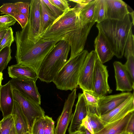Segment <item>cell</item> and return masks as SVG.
Masks as SVG:
<instances>
[{
  "label": "cell",
  "instance_id": "1",
  "mask_svg": "<svg viewBox=\"0 0 134 134\" xmlns=\"http://www.w3.org/2000/svg\"><path fill=\"white\" fill-rule=\"evenodd\" d=\"M27 24L21 30L15 32V57L17 64L29 66L37 73L44 59L58 42L41 39L33 42L28 37Z\"/></svg>",
  "mask_w": 134,
  "mask_h": 134
},
{
  "label": "cell",
  "instance_id": "2",
  "mask_svg": "<svg viewBox=\"0 0 134 134\" xmlns=\"http://www.w3.org/2000/svg\"><path fill=\"white\" fill-rule=\"evenodd\" d=\"M80 9L76 5L64 12L47 30L41 38L58 42L64 41L70 45L83 25L79 19Z\"/></svg>",
  "mask_w": 134,
  "mask_h": 134
},
{
  "label": "cell",
  "instance_id": "3",
  "mask_svg": "<svg viewBox=\"0 0 134 134\" xmlns=\"http://www.w3.org/2000/svg\"><path fill=\"white\" fill-rule=\"evenodd\" d=\"M133 26L129 14L123 20L107 19L97 23L96 27L106 38L114 55L121 58L124 55L126 44Z\"/></svg>",
  "mask_w": 134,
  "mask_h": 134
},
{
  "label": "cell",
  "instance_id": "4",
  "mask_svg": "<svg viewBox=\"0 0 134 134\" xmlns=\"http://www.w3.org/2000/svg\"><path fill=\"white\" fill-rule=\"evenodd\" d=\"M70 47L62 40L58 42L46 56L37 72L38 79L47 83L53 82L59 71L67 61Z\"/></svg>",
  "mask_w": 134,
  "mask_h": 134
},
{
  "label": "cell",
  "instance_id": "5",
  "mask_svg": "<svg viewBox=\"0 0 134 134\" xmlns=\"http://www.w3.org/2000/svg\"><path fill=\"white\" fill-rule=\"evenodd\" d=\"M88 53V51L83 50L74 57L69 58L53 81L58 89L72 91L78 87L81 69Z\"/></svg>",
  "mask_w": 134,
  "mask_h": 134
},
{
  "label": "cell",
  "instance_id": "6",
  "mask_svg": "<svg viewBox=\"0 0 134 134\" xmlns=\"http://www.w3.org/2000/svg\"><path fill=\"white\" fill-rule=\"evenodd\" d=\"M14 100L18 103L31 128L36 119L44 116L45 112L40 105L26 98L18 91L13 89Z\"/></svg>",
  "mask_w": 134,
  "mask_h": 134
},
{
  "label": "cell",
  "instance_id": "7",
  "mask_svg": "<svg viewBox=\"0 0 134 134\" xmlns=\"http://www.w3.org/2000/svg\"><path fill=\"white\" fill-rule=\"evenodd\" d=\"M98 58L94 50L88 53L82 65L78 80V85L83 91L93 92V79L96 63Z\"/></svg>",
  "mask_w": 134,
  "mask_h": 134
},
{
  "label": "cell",
  "instance_id": "8",
  "mask_svg": "<svg viewBox=\"0 0 134 134\" xmlns=\"http://www.w3.org/2000/svg\"><path fill=\"white\" fill-rule=\"evenodd\" d=\"M107 66L102 63L98 58L96 60L93 79L94 95L99 98L112 92L108 82L109 76Z\"/></svg>",
  "mask_w": 134,
  "mask_h": 134
},
{
  "label": "cell",
  "instance_id": "9",
  "mask_svg": "<svg viewBox=\"0 0 134 134\" xmlns=\"http://www.w3.org/2000/svg\"><path fill=\"white\" fill-rule=\"evenodd\" d=\"M9 81L13 89L17 90L26 98L41 105V96L36 81L26 78L12 79Z\"/></svg>",
  "mask_w": 134,
  "mask_h": 134
},
{
  "label": "cell",
  "instance_id": "10",
  "mask_svg": "<svg viewBox=\"0 0 134 134\" xmlns=\"http://www.w3.org/2000/svg\"><path fill=\"white\" fill-rule=\"evenodd\" d=\"M27 23V36L29 40L36 43L39 40V32L40 23L41 7L40 0H31Z\"/></svg>",
  "mask_w": 134,
  "mask_h": 134
},
{
  "label": "cell",
  "instance_id": "11",
  "mask_svg": "<svg viewBox=\"0 0 134 134\" xmlns=\"http://www.w3.org/2000/svg\"><path fill=\"white\" fill-rule=\"evenodd\" d=\"M76 92V88L73 90L65 100L62 113L57 120L55 134H65L72 118V108L77 97Z\"/></svg>",
  "mask_w": 134,
  "mask_h": 134
},
{
  "label": "cell",
  "instance_id": "12",
  "mask_svg": "<svg viewBox=\"0 0 134 134\" xmlns=\"http://www.w3.org/2000/svg\"><path fill=\"white\" fill-rule=\"evenodd\" d=\"M133 93L122 92L113 95L104 96L99 98L97 112L99 116L110 112L119 106Z\"/></svg>",
  "mask_w": 134,
  "mask_h": 134
},
{
  "label": "cell",
  "instance_id": "13",
  "mask_svg": "<svg viewBox=\"0 0 134 134\" xmlns=\"http://www.w3.org/2000/svg\"><path fill=\"white\" fill-rule=\"evenodd\" d=\"M133 93L116 108L106 114L99 116L104 126L123 118L134 110Z\"/></svg>",
  "mask_w": 134,
  "mask_h": 134
},
{
  "label": "cell",
  "instance_id": "14",
  "mask_svg": "<svg viewBox=\"0 0 134 134\" xmlns=\"http://www.w3.org/2000/svg\"><path fill=\"white\" fill-rule=\"evenodd\" d=\"M116 81V90L122 92L134 89V80L132 78L124 64L117 61L113 63Z\"/></svg>",
  "mask_w": 134,
  "mask_h": 134
},
{
  "label": "cell",
  "instance_id": "15",
  "mask_svg": "<svg viewBox=\"0 0 134 134\" xmlns=\"http://www.w3.org/2000/svg\"><path fill=\"white\" fill-rule=\"evenodd\" d=\"M78 97L75 110L68 129L69 134L80 129L82 120L87 115L88 113L87 103L83 93H79Z\"/></svg>",
  "mask_w": 134,
  "mask_h": 134
},
{
  "label": "cell",
  "instance_id": "16",
  "mask_svg": "<svg viewBox=\"0 0 134 134\" xmlns=\"http://www.w3.org/2000/svg\"><path fill=\"white\" fill-rule=\"evenodd\" d=\"M95 51L100 62L103 64L114 56L110 45L104 35L99 31L94 41Z\"/></svg>",
  "mask_w": 134,
  "mask_h": 134
},
{
  "label": "cell",
  "instance_id": "17",
  "mask_svg": "<svg viewBox=\"0 0 134 134\" xmlns=\"http://www.w3.org/2000/svg\"><path fill=\"white\" fill-rule=\"evenodd\" d=\"M12 88L10 81L0 86V110L3 118L11 114L14 104Z\"/></svg>",
  "mask_w": 134,
  "mask_h": 134
},
{
  "label": "cell",
  "instance_id": "18",
  "mask_svg": "<svg viewBox=\"0 0 134 134\" xmlns=\"http://www.w3.org/2000/svg\"><path fill=\"white\" fill-rule=\"evenodd\" d=\"M107 19L122 20L129 14L128 6L121 0H106Z\"/></svg>",
  "mask_w": 134,
  "mask_h": 134
},
{
  "label": "cell",
  "instance_id": "19",
  "mask_svg": "<svg viewBox=\"0 0 134 134\" xmlns=\"http://www.w3.org/2000/svg\"><path fill=\"white\" fill-rule=\"evenodd\" d=\"M11 115L13 118L16 134H24L30 131L25 116L18 103L14 100Z\"/></svg>",
  "mask_w": 134,
  "mask_h": 134
},
{
  "label": "cell",
  "instance_id": "20",
  "mask_svg": "<svg viewBox=\"0 0 134 134\" xmlns=\"http://www.w3.org/2000/svg\"><path fill=\"white\" fill-rule=\"evenodd\" d=\"M8 70L9 76L12 79H28L36 81L38 79L37 73L27 66L17 64L9 66Z\"/></svg>",
  "mask_w": 134,
  "mask_h": 134
},
{
  "label": "cell",
  "instance_id": "21",
  "mask_svg": "<svg viewBox=\"0 0 134 134\" xmlns=\"http://www.w3.org/2000/svg\"><path fill=\"white\" fill-rule=\"evenodd\" d=\"M133 114L134 111L120 120L106 124L101 130L94 134H120L125 132L128 123Z\"/></svg>",
  "mask_w": 134,
  "mask_h": 134
},
{
  "label": "cell",
  "instance_id": "22",
  "mask_svg": "<svg viewBox=\"0 0 134 134\" xmlns=\"http://www.w3.org/2000/svg\"><path fill=\"white\" fill-rule=\"evenodd\" d=\"M41 7L40 23L39 32V40L58 18L49 9L42 0H40Z\"/></svg>",
  "mask_w": 134,
  "mask_h": 134
},
{
  "label": "cell",
  "instance_id": "23",
  "mask_svg": "<svg viewBox=\"0 0 134 134\" xmlns=\"http://www.w3.org/2000/svg\"><path fill=\"white\" fill-rule=\"evenodd\" d=\"M96 0H92L86 5L79 13V17L83 25L95 22L94 16Z\"/></svg>",
  "mask_w": 134,
  "mask_h": 134
},
{
  "label": "cell",
  "instance_id": "24",
  "mask_svg": "<svg viewBox=\"0 0 134 134\" xmlns=\"http://www.w3.org/2000/svg\"><path fill=\"white\" fill-rule=\"evenodd\" d=\"M107 8L106 0H96L94 20L97 23L107 19Z\"/></svg>",
  "mask_w": 134,
  "mask_h": 134
},
{
  "label": "cell",
  "instance_id": "25",
  "mask_svg": "<svg viewBox=\"0 0 134 134\" xmlns=\"http://www.w3.org/2000/svg\"><path fill=\"white\" fill-rule=\"evenodd\" d=\"M83 92L87 103L88 111L95 113L98 115L97 108L99 98L91 92L85 91Z\"/></svg>",
  "mask_w": 134,
  "mask_h": 134
},
{
  "label": "cell",
  "instance_id": "26",
  "mask_svg": "<svg viewBox=\"0 0 134 134\" xmlns=\"http://www.w3.org/2000/svg\"><path fill=\"white\" fill-rule=\"evenodd\" d=\"M87 116L94 134L103 128L104 125L103 123L99 116L96 113L88 111Z\"/></svg>",
  "mask_w": 134,
  "mask_h": 134
},
{
  "label": "cell",
  "instance_id": "27",
  "mask_svg": "<svg viewBox=\"0 0 134 134\" xmlns=\"http://www.w3.org/2000/svg\"><path fill=\"white\" fill-rule=\"evenodd\" d=\"M10 47L7 46L0 51V74L7 67L12 59Z\"/></svg>",
  "mask_w": 134,
  "mask_h": 134
},
{
  "label": "cell",
  "instance_id": "28",
  "mask_svg": "<svg viewBox=\"0 0 134 134\" xmlns=\"http://www.w3.org/2000/svg\"><path fill=\"white\" fill-rule=\"evenodd\" d=\"M0 122V134H9L14 126L12 115L3 118Z\"/></svg>",
  "mask_w": 134,
  "mask_h": 134
},
{
  "label": "cell",
  "instance_id": "29",
  "mask_svg": "<svg viewBox=\"0 0 134 134\" xmlns=\"http://www.w3.org/2000/svg\"><path fill=\"white\" fill-rule=\"evenodd\" d=\"M14 40L13 30L11 27H9L7 29V32L0 43V51L6 47H10Z\"/></svg>",
  "mask_w": 134,
  "mask_h": 134
},
{
  "label": "cell",
  "instance_id": "30",
  "mask_svg": "<svg viewBox=\"0 0 134 134\" xmlns=\"http://www.w3.org/2000/svg\"><path fill=\"white\" fill-rule=\"evenodd\" d=\"M0 12L1 14H6L13 17L19 13L15 3H4L0 7Z\"/></svg>",
  "mask_w": 134,
  "mask_h": 134
},
{
  "label": "cell",
  "instance_id": "31",
  "mask_svg": "<svg viewBox=\"0 0 134 134\" xmlns=\"http://www.w3.org/2000/svg\"><path fill=\"white\" fill-rule=\"evenodd\" d=\"M124 55L126 58L131 55H134V36L131 30L125 46Z\"/></svg>",
  "mask_w": 134,
  "mask_h": 134
},
{
  "label": "cell",
  "instance_id": "32",
  "mask_svg": "<svg viewBox=\"0 0 134 134\" xmlns=\"http://www.w3.org/2000/svg\"><path fill=\"white\" fill-rule=\"evenodd\" d=\"M44 116L37 118L34 121L30 129L31 134H44Z\"/></svg>",
  "mask_w": 134,
  "mask_h": 134
},
{
  "label": "cell",
  "instance_id": "33",
  "mask_svg": "<svg viewBox=\"0 0 134 134\" xmlns=\"http://www.w3.org/2000/svg\"><path fill=\"white\" fill-rule=\"evenodd\" d=\"M16 21L14 17L9 15L0 16V29H7L14 25Z\"/></svg>",
  "mask_w": 134,
  "mask_h": 134
},
{
  "label": "cell",
  "instance_id": "34",
  "mask_svg": "<svg viewBox=\"0 0 134 134\" xmlns=\"http://www.w3.org/2000/svg\"><path fill=\"white\" fill-rule=\"evenodd\" d=\"M44 117V134H55V123L52 118L47 115Z\"/></svg>",
  "mask_w": 134,
  "mask_h": 134
},
{
  "label": "cell",
  "instance_id": "35",
  "mask_svg": "<svg viewBox=\"0 0 134 134\" xmlns=\"http://www.w3.org/2000/svg\"><path fill=\"white\" fill-rule=\"evenodd\" d=\"M15 3L19 13L23 14L29 18L30 3L22 2H17Z\"/></svg>",
  "mask_w": 134,
  "mask_h": 134
},
{
  "label": "cell",
  "instance_id": "36",
  "mask_svg": "<svg viewBox=\"0 0 134 134\" xmlns=\"http://www.w3.org/2000/svg\"><path fill=\"white\" fill-rule=\"evenodd\" d=\"M49 1L58 8L64 12L70 8L68 1L66 0H49Z\"/></svg>",
  "mask_w": 134,
  "mask_h": 134
},
{
  "label": "cell",
  "instance_id": "37",
  "mask_svg": "<svg viewBox=\"0 0 134 134\" xmlns=\"http://www.w3.org/2000/svg\"><path fill=\"white\" fill-rule=\"evenodd\" d=\"M42 0L50 11L58 18L60 17L63 14L64 12L58 8L49 0Z\"/></svg>",
  "mask_w": 134,
  "mask_h": 134
},
{
  "label": "cell",
  "instance_id": "38",
  "mask_svg": "<svg viewBox=\"0 0 134 134\" xmlns=\"http://www.w3.org/2000/svg\"><path fill=\"white\" fill-rule=\"evenodd\" d=\"M13 17L20 25L22 29L24 28L28 23L29 18L23 14L18 13Z\"/></svg>",
  "mask_w": 134,
  "mask_h": 134
},
{
  "label": "cell",
  "instance_id": "39",
  "mask_svg": "<svg viewBox=\"0 0 134 134\" xmlns=\"http://www.w3.org/2000/svg\"><path fill=\"white\" fill-rule=\"evenodd\" d=\"M81 127H83L87 130L91 134H94L91 125L88 121L87 115L82 120Z\"/></svg>",
  "mask_w": 134,
  "mask_h": 134
},
{
  "label": "cell",
  "instance_id": "40",
  "mask_svg": "<svg viewBox=\"0 0 134 134\" xmlns=\"http://www.w3.org/2000/svg\"><path fill=\"white\" fill-rule=\"evenodd\" d=\"M134 113L131 116L127 125L125 132L131 134H134Z\"/></svg>",
  "mask_w": 134,
  "mask_h": 134
},
{
  "label": "cell",
  "instance_id": "41",
  "mask_svg": "<svg viewBox=\"0 0 134 134\" xmlns=\"http://www.w3.org/2000/svg\"><path fill=\"white\" fill-rule=\"evenodd\" d=\"M92 1V0H69V1H72L77 3L87 4Z\"/></svg>",
  "mask_w": 134,
  "mask_h": 134
},
{
  "label": "cell",
  "instance_id": "42",
  "mask_svg": "<svg viewBox=\"0 0 134 134\" xmlns=\"http://www.w3.org/2000/svg\"><path fill=\"white\" fill-rule=\"evenodd\" d=\"M7 29H0V43L5 34Z\"/></svg>",
  "mask_w": 134,
  "mask_h": 134
},
{
  "label": "cell",
  "instance_id": "43",
  "mask_svg": "<svg viewBox=\"0 0 134 134\" xmlns=\"http://www.w3.org/2000/svg\"><path fill=\"white\" fill-rule=\"evenodd\" d=\"M70 134H85V133L84 130V128L81 127L79 130Z\"/></svg>",
  "mask_w": 134,
  "mask_h": 134
},
{
  "label": "cell",
  "instance_id": "44",
  "mask_svg": "<svg viewBox=\"0 0 134 134\" xmlns=\"http://www.w3.org/2000/svg\"><path fill=\"white\" fill-rule=\"evenodd\" d=\"M129 14L130 15V16L131 17L132 21V23L133 25H134V12L133 11L131 12H129Z\"/></svg>",
  "mask_w": 134,
  "mask_h": 134
},
{
  "label": "cell",
  "instance_id": "45",
  "mask_svg": "<svg viewBox=\"0 0 134 134\" xmlns=\"http://www.w3.org/2000/svg\"><path fill=\"white\" fill-rule=\"evenodd\" d=\"M9 134H16L15 129L14 126Z\"/></svg>",
  "mask_w": 134,
  "mask_h": 134
},
{
  "label": "cell",
  "instance_id": "46",
  "mask_svg": "<svg viewBox=\"0 0 134 134\" xmlns=\"http://www.w3.org/2000/svg\"><path fill=\"white\" fill-rule=\"evenodd\" d=\"M3 79V75L2 73L0 74V86L1 85Z\"/></svg>",
  "mask_w": 134,
  "mask_h": 134
},
{
  "label": "cell",
  "instance_id": "47",
  "mask_svg": "<svg viewBox=\"0 0 134 134\" xmlns=\"http://www.w3.org/2000/svg\"><path fill=\"white\" fill-rule=\"evenodd\" d=\"M84 130L85 133V134H91L88 130L85 128H84Z\"/></svg>",
  "mask_w": 134,
  "mask_h": 134
},
{
  "label": "cell",
  "instance_id": "48",
  "mask_svg": "<svg viewBox=\"0 0 134 134\" xmlns=\"http://www.w3.org/2000/svg\"><path fill=\"white\" fill-rule=\"evenodd\" d=\"M24 134H31L30 131H29L28 132Z\"/></svg>",
  "mask_w": 134,
  "mask_h": 134
},
{
  "label": "cell",
  "instance_id": "49",
  "mask_svg": "<svg viewBox=\"0 0 134 134\" xmlns=\"http://www.w3.org/2000/svg\"><path fill=\"white\" fill-rule=\"evenodd\" d=\"M120 134H131L130 133H128L126 132H123L122 133Z\"/></svg>",
  "mask_w": 134,
  "mask_h": 134
},
{
  "label": "cell",
  "instance_id": "50",
  "mask_svg": "<svg viewBox=\"0 0 134 134\" xmlns=\"http://www.w3.org/2000/svg\"><path fill=\"white\" fill-rule=\"evenodd\" d=\"M0 126H1V122L0 121Z\"/></svg>",
  "mask_w": 134,
  "mask_h": 134
},
{
  "label": "cell",
  "instance_id": "51",
  "mask_svg": "<svg viewBox=\"0 0 134 134\" xmlns=\"http://www.w3.org/2000/svg\"><path fill=\"white\" fill-rule=\"evenodd\" d=\"M1 74V73H0Z\"/></svg>",
  "mask_w": 134,
  "mask_h": 134
}]
</instances>
